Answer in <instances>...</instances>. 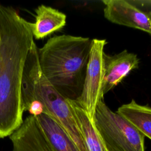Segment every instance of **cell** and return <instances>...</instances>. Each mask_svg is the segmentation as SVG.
Instances as JSON below:
<instances>
[{
  "mask_svg": "<svg viewBox=\"0 0 151 151\" xmlns=\"http://www.w3.org/2000/svg\"><path fill=\"white\" fill-rule=\"evenodd\" d=\"M30 22L13 8L0 5V139L22 124V81L26 60L34 42Z\"/></svg>",
  "mask_w": 151,
  "mask_h": 151,
  "instance_id": "obj_1",
  "label": "cell"
},
{
  "mask_svg": "<svg viewBox=\"0 0 151 151\" xmlns=\"http://www.w3.org/2000/svg\"><path fill=\"white\" fill-rule=\"evenodd\" d=\"M91 44L89 38L60 35L38 48L44 76L67 99L76 100L81 94Z\"/></svg>",
  "mask_w": 151,
  "mask_h": 151,
  "instance_id": "obj_2",
  "label": "cell"
},
{
  "mask_svg": "<svg viewBox=\"0 0 151 151\" xmlns=\"http://www.w3.org/2000/svg\"><path fill=\"white\" fill-rule=\"evenodd\" d=\"M38 48L34 42L25 64L21 87L22 106L32 101L40 102L44 107V113L61 126L79 151H88L67 99L49 83L40 68Z\"/></svg>",
  "mask_w": 151,
  "mask_h": 151,
  "instance_id": "obj_3",
  "label": "cell"
},
{
  "mask_svg": "<svg viewBox=\"0 0 151 151\" xmlns=\"http://www.w3.org/2000/svg\"><path fill=\"white\" fill-rule=\"evenodd\" d=\"M94 124L108 151H145V136L103 100L96 107Z\"/></svg>",
  "mask_w": 151,
  "mask_h": 151,
  "instance_id": "obj_4",
  "label": "cell"
},
{
  "mask_svg": "<svg viewBox=\"0 0 151 151\" xmlns=\"http://www.w3.org/2000/svg\"><path fill=\"white\" fill-rule=\"evenodd\" d=\"M105 40H91L89 58L80 96L75 100L93 121L96 107L103 100V84L104 76V48Z\"/></svg>",
  "mask_w": 151,
  "mask_h": 151,
  "instance_id": "obj_5",
  "label": "cell"
},
{
  "mask_svg": "<svg viewBox=\"0 0 151 151\" xmlns=\"http://www.w3.org/2000/svg\"><path fill=\"white\" fill-rule=\"evenodd\" d=\"M104 16L110 22L151 34V11H144L129 1L105 0Z\"/></svg>",
  "mask_w": 151,
  "mask_h": 151,
  "instance_id": "obj_6",
  "label": "cell"
},
{
  "mask_svg": "<svg viewBox=\"0 0 151 151\" xmlns=\"http://www.w3.org/2000/svg\"><path fill=\"white\" fill-rule=\"evenodd\" d=\"M9 139L12 151H54L46 139L35 116L29 115Z\"/></svg>",
  "mask_w": 151,
  "mask_h": 151,
  "instance_id": "obj_7",
  "label": "cell"
},
{
  "mask_svg": "<svg viewBox=\"0 0 151 151\" xmlns=\"http://www.w3.org/2000/svg\"><path fill=\"white\" fill-rule=\"evenodd\" d=\"M139 58L136 54L126 50L113 55L104 54L103 96L112 90L133 70L139 68Z\"/></svg>",
  "mask_w": 151,
  "mask_h": 151,
  "instance_id": "obj_8",
  "label": "cell"
},
{
  "mask_svg": "<svg viewBox=\"0 0 151 151\" xmlns=\"http://www.w3.org/2000/svg\"><path fill=\"white\" fill-rule=\"evenodd\" d=\"M35 11V21L31 23L33 37L35 39L44 38L61 29L66 24L65 14L57 9L40 5Z\"/></svg>",
  "mask_w": 151,
  "mask_h": 151,
  "instance_id": "obj_9",
  "label": "cell"
},
{
  "mask_svg": "<svg viewBox=\"0 0 151 151\" xmlns=\"http://www.w3.org/2000/svg\"><path fill=\"white\" fill-rule=\"evenodd\" d=\"M36 118L54 151H79L65 130L52 117L42 113Z\"/></svg>",
  "mask_w": 151,
  "mask_h": 151,
  "instance_id": "obj_10",
  "label": "cell"
},
{
  "mask_svg": "<svg viewBox=\"0 0 151 151\" xmlns=\"http://www.w3.org/2000/svg\"><path fill=\"white\" fill-rule=\"evenodd\" d=\"M76 117L81 135L88 151H108L93 121L75 100L67 99Z\"/></svg>",
  "mask_w": 151,
  "mask_h": 151,
  "instance_id": "obj_11",
  "label": "cell"
},
{
  "mask_svg": "<svg viewBox=\"0 0 151 151\" xmlns=\"http://www.w3.org/2000/svg\"><path fill=\"white\" fill-rule=\"evenodd\" d=\"M117 112L129 121L145 136L151 140V107L134 100L119 107Z\"/></svg>",
  "mask_w": 151,
  "mask_h": 151,
  "instance_id": "obj_12",
  "label": "cell"
},
{
  "mask_svg": "<svg viewBox=\"0 0 151 151\" xmlns=\"http://www.w3.org/2000/svg\"><path fill=\"white\" fill-rule=\"evenodd\" d=\"M142 2L148 4L147 5H149L150 6H151V1H142Z\"/></svg>",
  "mask_w": 151,
  "mask_h": 151,
  "instance_id": "obj_13",
  "label": "cell"
}]
</instances>
